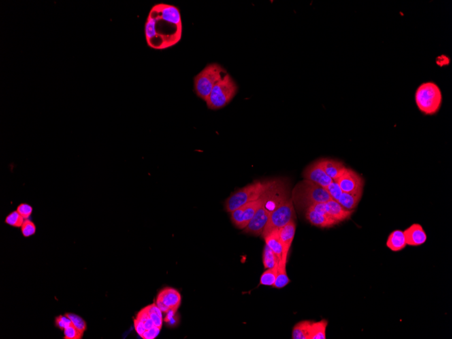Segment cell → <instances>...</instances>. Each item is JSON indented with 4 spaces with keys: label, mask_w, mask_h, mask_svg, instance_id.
Here are the masks:
<instances>
[{
    "label": "cell",
    "mask_w": 452,
    "mask_h": 339,
    "mask_svg": "<svg viewBox=\"0 0 452 339\" xmlns=\"http://www.w3.org/2000/svg\"><path fill=\"white\" fill-rule=\"evenodd\" d=\"M238 91V85L230 75L226 73L213 88L210 97L205 103L210 110H219L227 106Z\"/></svg>",
    "instance_id": "5"
},
{
    "label": "cell",
    "mask_w": 452,
    "mask_h": 339,
    "mask_svg": "<svg viewBox=\"0 0 452 339\" xmlns=\"http://www.w3.org/2000/svg\"><path fill=\"white\" fill-rule=\"evenodd\" d=\"M449 62L450 59L446 56H445V58H444V60L442 59V56H440L438 58H437V63L440 66L447 65L449 63Z\"/></svg>",
    "instance_id": "38"
},
{
    "label": "cell",
    "mask_w": 452,
    "mask_h": 339,
    "mask_svg": "<svg viewBox=\"0 0 452 339\" xmlns=\"http://www.w3.org/2000/svg\"><path fill=\"white\" fill-rule=\"evenodd\" d=\"M312 323V321L310 320H304L297 323L292 331V339H310Z\"/></svg>",
    "instance_id": "20"
},
{
    "label": "cell",
    "mask_w": 452,
    "mask_h": 339,
    "mask_svg": "<svg viewBox=\"0 0 452 339\" xmlns=\"http://www.w3.org/2000/svg\"><path fill=\"white\" fill-rule=\"evenodd\" d=\"M295 212L294 210L293 203L291 199L284 200L271 212L268 221L262 234L263 238L267 236L271 231L275 229H280V227L289 223L291 220H295Z\"/></svg>",
    "instance_id": "7"
},
{
    "label": "cell",
    "mask_w": 452,
    "mask_h": 339,
    "mask_svg": "<svg viewBox=\"0 0 452 339\" xmlns=\"http://www.w3.org/2000/svg\"><path fill=\"white\" fill-rule=\"evenodd\" d=\"M65 315L70 318L73 325H74L77 329L85 333V331L87 330V324L86 321H85L82 318H81L80 316H79L78 315H76V314H69V313L66 314Z\"/></svg>",
    "instance_id": "29"
},
{
    "label": "cell",
    "mask_w": 452,
    "mask_h": 339,
    "mask_svg": "<svg viewBox=\"0 0 452 339\" xmlns=\"http://www.w3.org/2000/svg\"><path fill=\"white\" fill-rule=\"evenodd\" d=\"M16 211L24 220L29 219L33 213V207L26 203H22L17 207Z\"/></svg>",
    "instance_id": "30"
},
{
    "label": "cell",
    "mask_w": 452,
    "mask_h": 339,
    "mask_svg": "<svg viewBox=\"0 0 452 339\" xmlns=\"http://www.w3.org/2000/svg\"><path fill=\"white\" fill-rule=\"evenodd\" d=\"M24 221V218L18 214L17 211H14L5 218V223L12 227H21Z\"/></svg>",
    "instance_id": "25"
},
{
    "label": "cell",
    "mask_w": 452,
    "mask_h": 339,
    "mask_svg": "<svg viewBox=\"0 0 452 339\" xmlns=\"http://www.w3.org/2000/svg\"><path fill=\"white\" fill-rule=\"evenodd\" d=\"M177 310H169L166 313V317L165 318V323H169L171 326H173L177 323L176 320Z\"/></svg>",
    "instance_id": "34"
},
{
    "label": "cell",
    "mask_w": 452,
    "mask_h": 339,
    "mask_svg": "<svg viewBox=\"0 0 452 339\" xmlns=\"http://www.w3.org/2000/svg\"><path fill=\"white\" fill-rule=\"evenodd\" d=\"M407 245L419 246L425 244L427 240V235L423 226L419 224H412L404 231Z\"/></svg>",
    "instance_id": "13"
},
{
    "label": "cell",
    "mask_w": 452,
    "mask_h": 339,
    "mask_svg": "<svg viewBox=\"0 0 452 339\" xmlns=\"http://www.w3.org/2000/svg\"><path fill=\"white\" fill-rule=\"evenodd\" d=\"M308 209H310V210L319 213V214L327 215V212H326L325 203H315V204L310 205Z\"/></svg>",
    "instance_id": "35"
},
{
    "label": "cell",
    "mask_w": 452,
    "mask_h": 339,
    "mask_svg": "<svg viewBox=\"0 0 452 339\" xmlns=\"http://www.w3.org/2000/svg\"><path fill=\"white\" fill-rule=\"evenodd\" d=\"M407 243L404 231L396 229L390 233L387 241V246L394 252L400 251L406 247Z\"/></svg>",
    "instance_id": "17"
},
{
    "label": "cell",
    "mask_w": 452,
    "mask_h": 339,
    "mask_svg": "<svg viewBox=\"0 0 452 339\" xmlns=\"http://www.w3.org/2000/svg\"><path fill=\"white\" fill-rule=\"evenodd\" d=\"M306 218L312 225L323 228L332 227L339 224L328 215L319 214L310 209H307Z\"/></svg>",
    "instance_id": "15"
},
{
    "label": "cell",
    "mask_w": 452,
    "mask_h": 339,
    "mask_svg": "<svg viewBox=\"0 0 452 339\" xmlns=\"http://www.w3.org/2000/svg\"><path fill=\"white\" fill-rule=\"evenodd\" d=\"M84 332L80 331L75 327L74 325H71L64 330V339H81L84 336Z\"/></svg>",
    "instance_id": "26"
},
{
    "label": "cell",
    "mask_w": 452,
    "mask_h": 339,
    "mask_svg": "<svg viewBox=\"0 0 452 339\" xmlns=\"http://www.w3.org/2000/svg\"><path fill=\"white\" fill-rule=\"evenodd\" d=\"M303 178L314 182L323 188H327L333 182L324 170L320 161L314 162L309 165L303 174Z\"/></svg>",
    "instance_id": "11"
},
{
    "label": "cell",
    "mask_w": 452,
    "mask_h": 339,
    "mask_svg": "<svg viewBox=\"0 0 452 339\" xmlns=\"http://www.w3.org/2000/svg\"><path fill=\"white\" fill-rule=\"evenodd\" d=\"M363 191L355 193H342L338 202L346 210L354 211L362 197Z\"/></svg>",
    "instance_id": "19"
},
{
    "label": "cell",
    "mask_w": 452,
    "mask_h": 339,
    "mask_svg": "<svg viewBox=\"0 0 452 339\" xmlns=\"http://www.w3.org/2000/svg\"><path fill=\"white\" fill-rule=\"evenodd\" d=\"M265 202L260 207L245 228L243 229V232L253 236H261L271 214L265 206Z\"/></svg>",
    "instance_id": "10"
},
{
    "label": "cell",
    "mask_w": 452,
    "mask_h": 339,
    "mask_svg": "<svg viewBox=\"0 0 452 339\" xmlns=\"http://www.w3.org/2000/svg\"><path fill=\"white\" fill-rule=\"evenodd\" d=\"M319 161L326 173L333 181H336L341 176L346 168L343 163L337 160L323 159Z\"/></svg>",
    "instance_id": "16"
},
{
    "label": "cell",
    "mask_w": 452,
    "mask_h": 339,
    "mask_svg": "<svg viewBox=\"0 0 452 339\" xmlns=\"http://www.w3.org/2000/svg\"><path fill=\"white\" fill-rule=\"evenodd\" d=\"M149 318V314H148V310H147L146 307V308L142 309V310H140V312H138L136 319L140 320V321L142 322V323H144V322Z\"/></svg>",
    "instance_id": "37"
},
{
    "label": "cell",
    "mask_w": 452,
    "mask_h": 339,
    "mask_svg": "<svg viewBox=\"0 0 452 339\" xmlns=\"http://www.w3.org/2000/svg\"><path fill=\"white\" fill-rule=\"evenodd\" d=\"M181 302L182 297L180 293L176 289L167 287L158 294L155 303L162 312L167 313L171 310L178 311Z\"/></svg>",
    "instance_id": "9"
},
{
    "label": "cell",
    "mask_w": 452,
    "mask_h": 339,
    "mask_svg": "<svg viewBox=\"0 0 452 339\" xmlns=\"http://www.w3.org/2000/svg\"><path fill=\"white\" fill-rule=\"evenodd\" d=\"M326 190H327L328 193L329 194L331 199L335 200L336 201H339V198H340L342 193V190L340 189V186H339L336 181H333L331 184L326 188Z\"/></svg>",
    "instance_id": "27"
},
{
    "label": "cell",
    "mask_w": 452,
    "mask_h": 339,
    "mask_svg": "<svg viewBox=\"0 0 452 339\" xmlns=\"http://www.w3.org/2000/svg\"><path fill=\"white\" fill-rule=\"evenodd\" d=\"M144 325L146 331L152 329V327H154V323L152 322V320L150 319V318H148V319H147L146 321L144 322Z\"/></svg>",
    "instance_id": "39"
},
{
    "label": "cell",
    "mask_w": 452,
    "mask_h": 339,
    "mask_svg": "<svg viewBox=\"0 0 452 339\" xmlns=\"http://www.w3.org/2000/svg\"><path fill=\"white\" fill-rule=\"evenodd\" d=\"M278 265L273 268L267 269L260 278V284L263 286H273L276 282L278 274Z\"/></svg>",
    "instance_id": "24"
},
{
    "label": "cell",
    "mask_w": 452,
    "mask_h": 339,
    "mask_svg": "<svg viewBox=\"0 0 452 339\" xmlns=\"http://www.w3.org/2000/svg\"><path fill=\"white\" fill-rule=\"evenodd\" d=\"M295 194L297 202L304 205L307 209L315 203H325L331 199L326 188L308 180L299 184Z\"/></svg>",
    "instance_id": "6"
},
{
    "label": "cell",
    "mask_w": 452,
    "mask_h": 339,
    "mask_svg": "<svg viewBox=\"0 0 452 339\" xmlns=\"http://www.w3.org/2000/svg\"><path fill=\"white\" fill-rule=\"evenodd\" d=\"M296 231V223L295 220H291L289 223L278 229V233L282 244V261L284 263L287 262L288 255L290 248L295 237Z\"/></svg>",
    "instance_id": "12"
},
{
    "label": "cell",
    "mask_w": 452,
    "mask_h": 339,
    "mask_svg": "<svg viewBox=\"0 0 452 339\" xmlns=\"http://www.w3.org/2000/svg\"><path fill=\"white\" fill-rule=\"evenodd\" d=\"M279 263V259L275 255L274 252L265 244L263 252V263L265 268L270 269L277 266Z\"/></svg>",
    "instance_id": "23"
},
{
    "label": "cell",
    "mask_w": 452,
    "mask_h": 339,
    "mask_svg": "<svg viewBox=\"0 0 452 339\" xmlns=\"http://www.w3.org/2000/svg\"><path fill=\"white\" fill-rule=\"evenodd\" d=\"M145 35L149 46L157 50L177 44L182 35V17L178 7L165 3L154 5L145 24Z\"/></svg>",
    "instance_id": "1"
},
{
    "label": "cell",
    "mask_w": 452,
    "mask_h": 339,
    "mask_svg": "<svg viewBox=\"0 0 452 339\" xmlns=\"http://www.w3.org/2000/svg\"><path fill=\"white\" fill-rule=\"evenodd\" d=\"M226 73L227 71L220 64H208L194 77V87L197 97L206 102L213 88Z\"/></svg>",
    "instance_id": "3"
},
{
    "label": "cell",
    "mask_w": 452,
    "mask_h": 339,
    "mask_svg": "<svg viewBox=\"0 0 452 339\" xmlns=\"http://www.w3.org/2000/svg\"><path fill=\"white\" fill-rule=\"evenodd\" d=\"M161 330V329H160V328L154 326V327H152V329L147 330V331H145L144 334H143L142 336L141 337V338L144 339H155L156 337H157L158 335H159Z\"/></svg>",
    "instance_id": "33"
},
{
    "label": "cell",
    "mask_w": 452,
    "mask_h": 339,
    "mask_svg": "<svg viewBox=\"0 0 452 339\" xmlns=\"http://www.w3.org/2000/svg\"><path fill=\"white\" fill-rule=\"evenodd\" d=\"M342 193H355L363 191L364 180L362 177L351 169L346 168L336 180Z\"/></svg>",
    "instance_id": "8"
},
{
    "label": "cell",
    "mask_w": 452,
    "mask_h": 339,
    "mask_svg": "<svg viewBox=\"0 0 452 339\" xmlns=\"http://www.w3.org/2000/svg\"><path fill=\"white\" fill-rule=\"evenodd\" d=\"M291 282L286 273V263L282 262V260H280L278 265V274H277L276 282L273 286V287L276 289H281L285 287Z\"/></svg>",
    "instance_id": "21"
},
{
    "label": "cell",
    "mask_w": 452,
    "mask_h": 339,
    "mask_svg": "<svg viewBox=\"0 0 452 339\" xmlns=\"http://www.w3.org/2000/svg\"><path fill=\"white\" fill-rule=\"evenodd\" d=\"M146 308L148 310V314H149L150 319L153 322L154 326L161 329L162 326H163V317L158 315L156 313L150 310L149 306H147Z\"/></svg>",
    "instance_id": "32"
},
{
    "label": "cell",
    "mask_w": 452,
    "mask_h": 339,
    "mask_svg": "<svg viewBox=\"0 0 452 339\" xmlns=\"http://www.w3.org/2000/svg\"><path fill=\"white\" fill-rule=\"evenodd\" d=\"M418 109L425 115H434L440 111L443 102L442 92L434 82L420 85L415 93Z\"/></svg>",
    "instance_id": "2"
},
{
    "label": "cell",
    "mask_w": 452,
    "mask_h": 339,
    "mask_svg": "<svg viewBox=\"0 0 452 339\" xmlns=\"http://www.w3.org/2000/svg\"><path fill=\"white\" fill-rule=\"evenodd\" d=\"M133 324H134L135 331H136L137 334L140 335V337H142L145 331H146L144 323L135 318L134 320H133Z\"/></svg>",
    "instance_id": "36"
},
{
    "label": "cell",
    "mask_w": 452,
    "mask_h": 339,
    "mask_svg": "<svg viewBox=\"0 0 452 339\" xmlns=\"http://www.w3.org/2000/svg\"><path fill=\"white\" fill-rule=\"evenodd\" d=\"M272 182H262L256 181L233 193L226 201L225 209L231 213L247 203L260 199L267 190L273 187Z\"/></svg>",
    "instance_id": "4"
},
{
    "label": "cell",
    "mask_w": 452,
    "mask_h": 339,
    "mask_svg": "<svg viewBox=\"0 0 452 339\" xmlns=\"http://www.w3.org/2000/svg\"><path fill=\"white\" fill-rule=\"evenodd\" d=\"M263 239L265 240V244H267V245L270 248V249L274 252L275 255H276L277 257H278V259H279V261L280 260H281L282 255V244L281 240H280L279 233H278V229L271 231V232L268 233L267 236H265Z\"/></svg>",
    "instance_id": "18"
},
{
    "label": "cell",
    "mask_w": 452,
    "mask_h": 339,
    "mask_svg": "<svg viewBox=\"0 0 452 339\" xmlns=\"http://www.w3.org/2000/svg\"><path fill=\"white\" fill-rule=\"evenodd\" d=\"M328 325L329 323L325 319L319 322H312L310 339H326Z\"/></svg>",
    "instance_id": "22"
},
{
    "label": "cell",
    "mask_w": 452,
    "mask_h": 339,
    "mask_svg": "<svg viewBox=\"0 0 452 339\" xmlns=\"http://www.w3.org/2000/svg\"><path fill=\"white\" fill-rule=\"evenodd\" d=\"M20 228H21L22 235L26 238L33 236L36 232L35 224L29 219L24 220V223Z\"/></svg>",
    "instance_id": "28"
},
{
    "label": "cell",
    "mask_w": 452,
    "mask_h": 339,
    "mask_svg": "<svg viewBox=\"0 0 452 339\" xmlns=\"http://www.w3.org/2000/svg\"><path fill=\"white\" fill-rule=\"evenodd\" d=\"M325 207L328 216L336 220L339 223L349 219L354 212L346 210L338 201L333 199H330L325 203Z\"/></svg>",
    "instance_id": "14"
},
{
    "label": "cell",
    "mask_w": 452,
    "mask_h": 339,
    "mask_svg": "<svg viewBox=\"0 0 452 339\" xmlns=\"http://www.w3.org/2000/svg\"><path fill=\"white\" fill-rule=\"evenodd\" d=\"M55 324L56 327L64 331V330L72 325V322L67 316H59L56 318Z\"/></svg>",
    "instance_id": "31"
}]
</instances>
